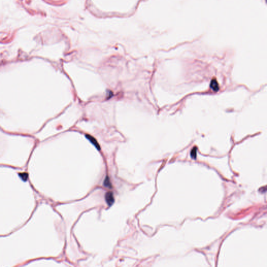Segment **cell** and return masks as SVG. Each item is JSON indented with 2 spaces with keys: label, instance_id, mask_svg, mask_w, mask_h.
I'll use <instances>...</instances> for the list:
<instances>
[{
  "label": "cell",
  "instance_id": "cell-3",
  "mask_svg": "<svg viewBox=\"0 0 267 267\" xmlns=\"http://www.w3.org/2000/svg\"><path fill=\"white\" fill-rule=\"evenodd\" d=\"M210 88L214 91H218L219 90V85L215 79H212L210 83Z\"/></svg>",
  "mask_w": 267,
  "mask_h": 267
},
{
  "label": "cell",
  "instance_id": "cell-2",
  "mask_svg": "<svg viewBox=\"0 0 267 267\" xmlns=\"http://www.w3.org/2000/svg\"><path fill=\"white\" fill-rule=\"evenodd\" d=\"M85 137L90 141V143H91L94 145V146L95 147V148L97 150H100V149H101L100 146L99 144V143H98L97 140L94 137H92V136L88 135V134H86L85 135Z\"/></svg>",
  "mask_w": 267,
  "mask_h": 267
},
{
  "label": "cell",
  "instance_id": "cell-5",
  "mask_svg": "<svg viewBox=\"0 0 267 267\" xmlns=\"http://www.w3.org/2000/svg\"><path fill=\"white\" fill-rule=\"evenodd\" d=\"M197 147H194V148L191 149L190 153V157H191L192 159H196V158H197Z\"/></svg>",
  "mask_w": 267,
  "mask_h": 267
},
{
  "label": "cell",
  "instance_id": "cell-4",
  "mask_svg": "<svg viewBox=\"0 0 267 267\" xmlns=\"http://www.w3.org/2000/svg\"><path fill=\"white\" fill-rule=\"evenodd\" d=\"M103 185L105 187L108 188H112V184H111L110 179L108 176H107L105 178L104 182H103Z\"/></svg>",
  "mask_w": 267,
  "mask_h": 267
},
{
  "label": "cell",
  "instance_id": "cell-1",
  "mask_svg": "<svg viewBox=\"0 0 267 267\" xmlns=\"http://www.w3.org/2000/svg\"><path fill=\"white\" fill-rule=\"evenodd\" d=\"M105 200L108 206L109 207L112 206L115 202V198L114 197V194L112 191H108L105 194Z\"/></svg>",
  "mask_w": 267,
  "mask_h": 267
}]
</instances>
